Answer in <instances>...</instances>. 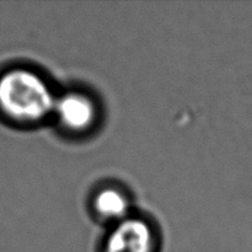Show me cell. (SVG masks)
<instances>
[{"label":"cell","instance_id":"6da1fadb","mask_svg":"<svg viewBox=\"0 0 252 252\" xmlns=\"http://www.w3.org/2000/svg\"><path fill=\"white\" fill-rule=\"evenodd\" d=\"M57 96L34 69L16 66L0 74V115L12 123L34 126L52 117Z\"/></svg>","mask_w":252,"mask_h":252},{"label":"cell","instance_id":"277c9868","mask_svg":"<svg viewBox=\"0 0 252 252\" xmlns=\"http://www.w3.org/2000/svg\"><path fill=\"white\" fill-rule=\"evenodd\" d=\"M93 211L98 219L113 225L132 216V203L123 189L105 186L96 191L93 198Z\"/></svg>","mask_w":252,"mask_h":252},{"label":"cell","instance_id":"3957f363","mask_svg":"<svg viewBox=\"0 0 252 252\" xmlns=\"http://www.w3.org/2000/svg\"><path fill=\"white\" fill-rule=\"evenodd\" d=\"M59 127L71 134H84L98 120L97 102L84 91L71 90L57 96L53 115Z\"/></svg>","mask_w":252,"mask_h":252},{"label":"cell","instance_id":"7a4b0ae2","mask_svg":"<svg viewBox=\"0 0 252 252\" xmlns=\"http://www.w3.org/2000/svg\"><path fill=\"white\" fill-rule=\"evenodd\" d=\"M155 228L143 217L132 214L111 225L100 252H158Z\"/></svg>","mask_w":252,"mask_h":252}]
</instances>
